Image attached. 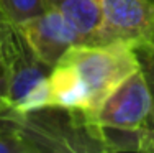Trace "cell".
<instances>
[{
    "mask_svg": "<svg viewBox=\"0 0 154 153\" xmlns=\"http://www.w3.org/2000/svg\"><path fill=\"white\" fill-rule=\"evenodd\" d=\"M12 114L25 137L28 153L110 151L103 132L84 110L46 105L26 114Z\"/></svg>",
    "mask_w": 154,
    "mask_h": 153,
    "instance_id": "cell-1",
    "label": "cell"
},
{
    "mask_svg": "<svg viewBox=\"0 0 154 153\" xmlns=\"http://www.w3.org/2000/svg\"><path fill=\"white\" fill-rule=\"evenodd\" d=\"M59 63L72 66L84 79L90 96L89 112H94L108 94L116 89V86L139 69V61L133 46L122 41L75 45L66 51Z\"/></svg>",
    "mask_w": 154,
    "mask_h": 153,
    "instance_id": "cell-2",
    "label": "cell"
},
{
    "mask_svg": "<svg viewBox=\"0 0 154 153\" xmlns=\"http://www.w3.org/2000/svg\"><path fill=\"white\" fill-rule=\"evenodd\" d=\"M8 66V105L15 114H26L49 104V72L13 27L3 40Z\"/></svg>",
    "mask_w": 154,
    "mask_h": 153,
    "instance_id": "cell-3",
    "label": "cell"
},
{
    "mask_svg": "<svg viewBox=\"0 0 154 153\" xmlns=\"http://www.w3.org/2000/svg\"><path fill=\"white\" fill-rule=\"evenodd\" d=\"M151 114V94L141 69L130 74L87 119L107 132H139Z\"/></svg>",
    "mask_w": 154,
    "mask_h": 153,
    "instance_id": "cell-4",
    "label": "cell"
},
{
    "mask_svg": "<svg viewBox=\"0 0 154 153\" xmlns=\"http://www.w3.org/2000/svg\"><path fill=\"white\" fill-rule=\"evenodd\" d=\"M102 25L94 45L138 46L154 36V0H100Z\"/></svg>",
    "mask_w": 154,
    "mask_h": 153,
    "instance_id": "cell-5",
    "label": "cell"
},
{
    "mask_svg": "<svg viewBox=\"0 0 154 153\" xmlns=\"http://www.w3.org/2000/svg\"><path fill=\"white\" fill-rule=\"evenodd\" d=\"M17 31L33 53L49 68H54L59 59L75 45H82L80 33L53 8L41 15L17 25Z\"/></svg>",
    "mask_w": 154,
    "mask_h": 153,
    "instance_id": "cell-6",
    "label": "cell"
},
{
    "mask_svg": "<svg viewBox=\"0 0 154 153\" xmlns=\"http://www.w3.org/2000/svg\"><path fill=\"white\" fill-rule=\"evenodd\" d=\"M48 82H49V104L48 105L89 112V89L80 74L72 66L66 63H57L51 69Z\"/></svg>",
    "mask_w": 154,
    "mask_h": 153,
    "instance_id": "cell-7",
    "label": "cell"
},
{
    "mask_svg": "<svg viewBox=\"0 0 154 153\" xmlns=\"http://www.w3.org/2000/svg\"><path fill=\"white\" fill-rule=\"evenodd\" d=\"M48 8L59 12L82 36L84 43L94 45L102 25L100 0H45Z\"/></svg>",
    "mask_w": 154,
    "mask_h": 153,
    "instance_id": "cell-8",
    "label": "cell"
},
{
    "mask_svg": "<svg viewBox=\"0 0 154 153\" xmlns=\"http://www.w3.org/2000/svg\"><path fill=\"white\" fill-rule=\"evenodd\" d=\"M133 49L151 94V114L146 125L138 132V151H154V36Z\"/></svg>",
    "mask_w": 154,
    "mask_h": 153,
    "instance_id": "cell-9",
    "label": "cell"
},
{
    "mask_svg": "<svg viewBox=\"0 0 154 153\" xmlns=\"http://www.w3.org/2000/svg\"><path fill=\"white\" fill-rule=\"evenodd\" d=\"M46 10L45 0H0V20L10 27H17Z\"/></svg>",
    "mask_w": 154,
    "mask_h": 153,
    "instance_id": "cell-10",
    "label": "cell"
},
{
    "mask_svg": "<svg viewBox=\"0 0 154 153\" xmlns=\"http://www.w3.org/2000/svg\"><path fill=\"white\" fill-rule=\"evenodd\" d=\"M0 112H10L8 105V66L5 45L0 41Z\"/></svg>",
    "mask_w": 154,
    "mask_h": 153,
    "instance_id": "cell-11",
    "label": "cell"
},
{
    "mask_svg": "<svg viewBox=\"0 0 154 153\" xmlns=\"http://www.w3.org/2000/svg\"><path fill=\"white\" fill-rule=\"evenodd\" d=\"M13 27H10V25H7L5 21L0 20V41H3V40L7 38V35L10 33V30H12Z\"/></svg>",
    "mask_w": 154,
    "mask_h": 153,
    "instance_id": "cell-12",
    "label": "cell"
},
{
    "mask_svg": "<svg viewBox=\"0 0 154 153\" xmlns=\"http://www.w3.org/2000/svg\"><path fill=\"white\" fill-rule=\"evenodd\" d=\"M10 112H12V110H10ZM10 112H0V123H2V122H3V120H5L7 117H8V115H10Z\"/></svg>",
    "mask_w": 154,
    "mask_h": 153,
    "instance_id": "cell-13",
    "label": "cell"
}]
</instances>
